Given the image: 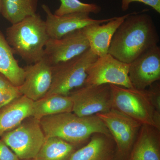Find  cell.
I'll use <instances>...</instances> for the list:
<instances>
[{
	"label": "cell",
	"instance_id": "obj_1",
	"mask_svg": "<svg viewBox=\"0 0 160 160\" xmlns=\"http://www.w3.org/2000/svg\"><path fill=\"white\" fill-rule=\"evenodd\" d=\"M159 37L153 20L145 13H129L115 32L108 53L130 64L140 55L158 45Z\"/></svg>",
	"mask_w": 160,
	"mask_h": 160
},
{
	"label": "cell",
	"instance_id": "obj_2",
	"mask_svg": "<svg viewBox=\"0 0 160 160\" xmlns=\"http://www.w3.org/2000/svg\"><path fill=\"white\" fill-rule=\"evenodd\" d=\"M46 138L57 137L81 147L95 133L111 135L97 115L79 116L73 112L48 116L39 120Z\"/></svg>",
	"mask_w": 160,
	"mask_h": 160
},
{
	"label": "cell",
	"instance_id": "obj_3",
	"mask_svg": "<svg viewBox=\"0 0 160 160\" xmlns=\"http://www.w3.org/2000/svg\"><path fill=\"white\" fill-rule=\"evenodd\" d=\"M6 38L14 54L29 64L42 58L49 39L45 21L38 13L12 24L6 29Z\"/></svg>",
	"mask_w": 160,
	"mask_h": 160
},
{
	"label": "cell",
	"instance_id": "obj_4",
	"mask_svg": "<svg viewBox=\"0 0 160 160\" xmlns=\"http://www.w3.org/2000/svg\"><path fill=\"white\" fill-rule=\"evenodd\" d=\"M98 58L89 48L69 61L52 66V83L45 96L69 95L74 89L84 86L87 69Z\"/></svg>",
	"mask_w": 160,
	"mask_h": 160
},
{
	"label": "cell",
	"instance_id": "obj_5",
	"mask_svg": "<svg viewBox=\"0 0 160 160\" xmlns=\"http://www.w3.org/2000/svg\"><path fill=\"white\" fill-rule=\"evenodd\" d=\"M1 137L20 160H34L46 139L39 120L32 117Z\"/></svg>",
	"mask_w": 160,
	"mask_h": 160
},
{
	"label": "cell",
	"instance_id": "obj_6",
	"mask_svg": "<svg viewBox=\"0 0 160 160\" xmlns=\"http://www.w3.org/2000/svg\"><path fill=\"white\" fill-rule=\"evenodd\" d=\"M112 109L141 123L156 127L154 109L146 90L110 85Z\"/></svg>",
	"mask_w": 160,
	"mask_h": 160
},
{
	"label": "cell",
	"instance_id": "obj_7",
	"mask_svg": "<svg viewBox=\"0 0 160 160\" xmlns=\"http://www.w3.org/2000/svg\"><path fill=\"white\" fill-rule=\"evenodd\" d=\"M111 134L116 148V160H127L142 124L116 109L96 114Z\"/></svg>",
	"mask_w": 160,
	"mask_h": 160
},
{
	"label": "cell",
	"instance_id": "obj_8",
	"mask_svg": "<svg viewBox=\"0 0 160 160\" xmlns=\"http://www.w3.org/2000/svg\"><path fill=\"white\" fill-rule=\"evenodd\" d=\"M72 112L79 116H89L107 112L112 109L111 87L109 84L84 85L69 94Z\"/></svg>",
	"mask_w": 160,
	"mask_h": 160
},
{
	"label": "cell",
	"instance_id": "obj_9",
	"mask_svg": "<svg viewBox=\"0 0 160 160\" xmlns=\"http://www.w3.org/2000/svg\"><path fill=\"white\" fill-rule=\"evenodd\" d=\"M129 64L109 53L98 58L87 70L84 85H114L134 88L129 76Z\"/></svg>",
	"mask_w": 160,
	"mask_h": 160
},
{
	"label": "cell",
	"instance_id": "obj_10",
	"mask_svg": "<svg viewBox=\"0 0 160 160\" xmlns=\"http://www.w3.org/2000/svg\"><path fill=\"white\" fill-rule=\"evenodd\" d=\"M89 49V42L82 29L59 38H49L45 46L43 57L54 66L69 61Z\"/></svg>",
	"mask_w": 160,
	"mask_h": 160
},
{
	"label": "cell",
	"instance_id": "obj_11",
	"mask_svg": "<svg viewBox=\"0 0 160 160\" xmlns=\"http://www.w3.org/2000/svg\"><path fill=\"white\" fill-rule=\"evenodd\" d=\"M129 76L135 89L144 90L160 79V48L146 50L129 64Z\"/></svg>",
	"mask_w": 160,
	"mask_h": 160
},
{
	"label": "cell",
	"instance_id": "obj_12",
	"mask_svg": "<svg viewBox=\"0 0 160 160\" xmlns=\"http://www.w3.org/2000/svg\"><path fill=\"white\" fill-rule=\"evenodd\" d=\"M25 78L18 87L22 95L32 101L42 98L47 94L52 80V66L45 58L24 68Z\"/></svg>",
	"mask_w": 160,
	"mask_h": 160
},
{
	"label": "cell",
	"instance_id": "obj_13",
	"mask_svg": "<svg viewBox=\"0 0 160 160\" xmlns=\"http://www.w3.org/2000/svg\"><path fill=\"white\" fill-rule=\"evenodd\" d=\"M46 16L45 20L46 31L49 38L58 39L66 35L85 28L89 25L103 24L112 18L102 19H94L89 14L74 13L58 16L52 13L49 6L46 4L42 6Z\"/></svg>",
	"mask_w": 160,
	"mask_h": 160
},
{
	"label": "cell",
	"instance_id": "obj_14",
	"mask_svg": "<svg viewBox=\"0 0 160 160\" xmlns=\"http://www.w3.org/2000/svg\"><path fill=\"white\" fill-rule=\"evenodd\" d=\"M129 14L113 17L107 22L92 24L83 28V32L89 42V48L98 57L108 53L115 32Z\"/></svg>",
	"mask_w": 160,
	"mask_h": 160
},
{
	"label": "cell",
	"instance_id": "obj_15",
	"mask_svg": "<svg viewBox=\"0 0 160 160\" xmlns=\"http://www.w3.org/2000/svg\"><path fill=\"white\" fill-rule=\"evenodd\" d=\"M116 148L111 136L96 133L77 149L69 160H116Z\"/></svg>",
	"mask_w": 160,
	"mask_h": 160
},
{
	"label": "cell",
	"instance_id": "obj_16",
	"mask_svg": "<svg viewBox=\"0 0 160 160\" xmlns=\"http://www.w3.org/2000/svg\"><path fill=\"white\" fill-rule=\"evenodd\" d=\"M127 160H160V129L142 125Z\"/></svg>",
	"mask_w": 160,
	"mask_h": 160
},
{
	"label": "cell",
	"instance_id": "obj_17",
	"mask_svg": "<svg viewBox=\"0 0 160 160\" xmlns=\"http://www.w3.org/2000/svg\"><path fill=\"white\" fill-rule=\"evenodd\" d=\"M32 100L21 95L0 109V137L32 117Z\"/></svg>",
	"mask_w": 160,
	"mask_h": 160
},
{
	"label": "cell",
	"instance_id": "obj_18",
	"mask_svg": "<svg viewBox=\"0 0 160 160\" xmlns=\"http://www.w3.org/2000/svg\"><path fill=\"white\" fill-rule=\"evenodd\" d=\"M14 54L6 37L0 30V73L18 87L24 82L25 71L19 65Z\"/></svg>",
	"mask_w": 160,
	"mask_h": 160
},
{
	"label": "cell",
	"instance_id": "obj_19",
	"mask_svg": "<svg viewBox=\"0 0 160 160\" xmlns=\"http://www.w3.org/2000/svg\"><path fill=\"white\" fill-rule=\"evenodd\" d=\"M72 101L69 95L52 94L33 101L32 117L40 120L48 116L72 112Z\"/></svg>",
	"mask_w": 160,
	"mask_h": 160
},
{
	"label": "cell",
	"instance_id": "obj_20",
	"mask_svg": "<svg viewBox=\"0 0 160 160\" xmlns=\"http://www.w3.org/2000/svg\"><path fill=\"white\" fill-rule=\"evenodd\" d=\"M80 147L59 138H46L34 160H69Z\"/></svg>",
	"mask_w": 160,
	"mask_h": 160
},
{
	"label": "cell",
	"instance_id": "obj_21",
	"mask_svg": "<svg viewBox=\"0 0 160 160\" xmlns=\"http://www.w3.org/2000/svg\"><path fill=\"white\" fill-rule=\"evenodd\" d=\"M38 0H2L1 15L12 24L37 13Z\"/></svg>",
	"mask_w": 160,
	"mask_h": 160
},
{
	"label": "cell",
	"instance_id": "obj_22",
	"mask_svg": "<svg viewBox=\"0 0 160 160\" xmlns=\"http://www.w3.org/2000/svg\"><path fill=\"white\" fill-rule=\"evenodd\" d=\"M61 4L55 10L54 14L58 16L74 13L98 14L102 11L101 6L94 3H86L80 0H60Z\"/></svg>",
	"mask_w": 160,
	"mask_h": 160
},
{
	"label": "cell",
	"instance_id": "obj_23",
	"mask_svg": "<svg viewBox=\"0 0 160 160\" xmlns=\"http://www.w3.org/2000/svg\"><path fill=\"white\" fill-rule=\"evenodd\" d=\"M22 95L18 87L0 73V109L4 106Z\"/></svg>",
	"mask_w": 160,
	"mask_h": 160
},
{
	"label": "cell",
	"instance_id": "obj_24",
	"mask_svg": "<svg viewBox=\"0 0 160 160\" xmlns=\"http://www.w3.org/2000/svg\"><path fill=\"white\" fill-rule=\"evenodd\" d=\"M146 94L155 114L157 128L160 129V84L159 81L156 82L145 89Z\"/></svg>",
	"mask_w": 160,
	"mask_h": 160
},
{
	"label": "cell",
	"instance_id": "obj_25",
	"mask_svg": "<svg viewBox=\"0 0 160 160\" xmlns=\"http://www.w3.org/2000/svg\"><path fill=\"white\" fill-rule=\"evenodd\" d=\"M142 3L150 6L158 13H160V0H122V9L126 11L132 2Z\"/></svg>",
	"mask_w": 160,
	"mask_h": 160
},
{
	"label": "cell",
	"instance_id": "obj_26",
	"mask_svg": "<svg viewBox=\"0 0 160 160\" xmlns=\"http://www.w3.org/2000/svg\"><path fill=\"white\" fill-rule=\"evenodd\" d=\"M0 160H20L5 142L0 140Z\"/></svg>",
	"mask_w": 160,
	"mask_h": 160
},
{
	"label": "cell",
	"instance_id": "obj_27",
	"mask_svg": "<svg viewBox=\"0 0 160 160\" xmlns=\"http://www.w3.org/2000/svg\"><path fill=\"white\" fill-rule=\"evenodd\" d=\"M1 7H2V0H0V15H1Z\"/></svg>",
	"mask_w": 160,
	"mask_h": 160
},
{
	"label": "cell",
	"instance_id": "obj_28",
	"mask_svg": "<svg viewBox=\"0 0 160 160\" xmlns=\"http://www.w3.org/2000/svg\"><path fill=\"white\" fill-rule=\"evenodd\" d=\"M34 160L33 159H29V160Z\"/></svg>",
	"mask_w": 160,
	"mask_h": 160
}]
</instances>
